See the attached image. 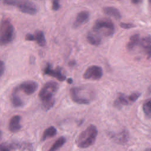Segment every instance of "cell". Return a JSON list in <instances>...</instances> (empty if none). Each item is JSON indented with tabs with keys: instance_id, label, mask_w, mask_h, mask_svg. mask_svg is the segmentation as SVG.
I'll return each instance as SVG.
<instances>
[{
	"instance_id": "cell-22",
	"label": "cell",
	"mask_w": 151,
	"mask_h": 151,
	"mask_svg": "<svg viewBox=\"0 0 151 151\" xmlns=\"http://www.w3.org/2000/svg\"><path fill=\"white\" fill-rule=\"evenodd\" d=\"M55 103V99L53 98L42 100V104H41V107L42 109L44 110V111H48L50 110L51 108L53 107Z\"/></svg>"
},
{
	"instance_id": "cell-25",
	"label": "cell",
	"mask_w": 151,
	"mask_h": 151,
	"mask_svg": "<svg viewBox=\"0 0 151 151\" xmlns=\"http://www.w3.org/2000/svg\"><path fill=\"white\" fill-rule=\"evenodd\" d=\"M60 0H52V9L53 11H58L60 9Z\"/></svg>"
},
{
	"instance_id": "cell-31",
	"label": "cell",
	"mask_w": 151,
	"mask_h": 151,
	"mask_svg": "<svg viewBox=\"0 0 151 151\" xmlns=\"http://www.w3.org/2000/svg\"><path fill=\"white\" fill-rule=\"evenodd\" d=\"M76 64V62L74 61H71L69 63V65L70 66H74Z\"/></svg>"
},
{
	"instance_id": "cell-6",
	"label": "cell",
	"mask_w": 151,
	"mask_h": 151,
	"mask_svg": "<svg viewBox=\"0 0 151 151\" xmlns=\"http://www.w3.org/2000/svg\"><path fill=\"white\" fill-rule=\"evenodd\" d=\"M103 75L101 67L98 65H91L88 67L83 74V78L86 80H99Z\"/></svg>"
},
{
	"instance_id": "cell-20",
	"label": "cell",
	"mask_w": 151,
	"mask_h": 151,
	"mask_svg": "<svg viewBox=\"0 0 151 151\" xmlns=\"http://www.w3.org/2000/svg\"><path fill=\"white\" fill-rule=\"evenodd\" d=\"M35 41H36L38 45L41 47H44L46 45V39L44 35V32L42 31L38 30L34 34Z\"/></svg>"
},
{
	"instance_id": "cell-21",
	"label": "cell",
	"mask_w": 151,
	"mask_h": 151,
	"mask_svg": "<svg viewBox=\"0 0 151 151\" xmlns=\"http://www.w3.org/2000/svg\"><path fill=\"white\" fill-rule=\"evenodd\" d=\"M65 142H66V139L63 136H61L55 140V142L53 143V145L49 149V150L50 151H55V150H58L65 144Z\"/></svg>"
},
{
	"instance_id": "cell-2",
	"label": "cell",
	"mask_w": 151,
	"mask_h": 151,
	"mask_svg": "<svg viewBox=\"0 0 151 151\" xmlns=\"http://www.w3.org/2000/svg\"><path fill=\"white\" fill-rule=\"evenodd\" d=\"M4 4L16 6L21 12L29 14L35 15L37 12L35 5L28 0H2Z\"/></svg>"
},
{
	"instance_id": "cell-15",
	"label": "cell",
	"mask_w": 151,
	"mask_h": 151,
	"mask_svg": "<svg viewBox=\"0 0 151 151\" xmlns=\"http://www.w3.org/2000/svg\"><path fill=\"white\" fill-rule=\"evenodd\" d=\"M130 104H132V102L129 99V96H126L123 93H120L119 94L117 99L114 103V106L117 108H120L122 106L129 105Z\"/></svg>"
},
{
	"instance_id": "cell-8",
	"label": "cell",
	"mask_w": 151,
	"mask_h": 151,
	"mask_svg": "<svg viewBox=\"0 0 151 151\" xmlns=\"http://www.w3.org/2000/svg\"><path fill=\"white\" fill-rule=\"evenodd\" d=\"M145 55L147 58H151V35H147L146 36L140 37L139 44Z\"/></svg>"
},
{
	"instance_id": "cell-23",
	"label": "cell",
	"mask_w": 151,
	"mask_h": 151,
	"mask_svg": "<svg viewBox=\"0 0 151 151\" xmlns=\"http://www.w3.org/2000/svg\"><path fill=\"white\" fill-rule=\"evenodd\" d=\"M143 110L146 117H151V98L145 101L143 103Z\"/></svg>"
},
{
	"instance_id": "cell-12",
	"label": "cell",
	"mask_w": 151,
	"mask_h": 151,
	"mask_svg": "<svg viewBox=\"0 0 151 151\" xmlns=\"http://www.w3.org/2000/svg\"><path fill=\"white\" fill-rule=\"evenodd\" d=\"M89 16L90 14L87 11H82L78 13L76 19L73 22V27L74 28H77L83 24L87 22L89 19Z\"/></svg>"
},
{
	"instance_id": "cell-34",
	"label": "cell",
	"mask_w": 151,
	"mask_h": 151,
	"mask_svg": "<svg viewBox=\"0 0 151 151\" xmlns=\"http://www.w3.org/2000/svg\"><path fill=\"white\" fill-rule=\"evenodd\" d=\"M146 150H151V149H147Z\"/></svg>"
},
{
	"instance_id": "cell-24",
	"label": "cell",
	"mask_w": 151,
	"mask_h": 151,
	"mask_svg": "<svg viewBox=\"0 0 151 151\" xmlns=\"http://www.w3.org/2000/svg\"><path fill=\"white\" fill-rule=\"evenodd\" d=\"M129 96V99L132 102V103L135 102L137 99L140 96V93L139 92H134L132 93Z\"/></svg>"
},
{
	"instance_id": "cell-32",
	"label": "cell",
	"mask_w": 151,
	"mask_h": 151,
	"mask_svg": "<svg viewBox=\"0 0 151 151\" xmlns=\"http://www.w3.org/2000/svg\"><path fill=\"white\" fill-rule=\"evenodd\" d=\"M67 83H68V84H71V83H73V80H72L71 78H68V79L67 80Z\"/></svg>"
},
{
	"instance_id": "cell-16",
	"label": "cell",
	"mask_w": 151,
	"mask_h": 151,
	"mask_svg": "<svg viewBox=\"0 0 151 151\" xmlns=\"http://www.w3.org/2000/svg\"><path fill=\"white\" fill-rule=\"evenodd\" d=\"M103 12L107 15L111 16L116 19H120L122 17L120 11L113 6H106L103 8Z\"/></svg>"
},
{
	"instance_id": "cell-33",
	"label": "cell",
	"mask_w": 151,
	"mask_h": 151,
	"mask_svg": "<svg viewBox=\"0 0 151 151\" xmlns=\"http://www.w3.org/2000/svg\"><path fill=\"white\" fill-rule=\"evenodd\" d=\"M148 1H149V2L151 4V0H148Z\"/></svg>"
},
{
	"instance_id": "cell-27",
	"label": "cell",
	"mask_w": 151,
	"mask_h": 151,
	"mask_svg": "<svg viewBox=\"0 0 151 151\" xmlns=\"http://www.w3.org/2000/svg\"><path fill=\"white\" fill-rule=\"evenodd\" d=\"M11 150L9 148V144L6 143H2L0 145V151H9Z\"/></svg>"
},
{
	"instance_id": "cell-13",
	"label": "cell",
	"mask_w": 151,
	"mask_h": 151,
	"mask_svg": "<svg viewBox=\"0 0 151 151\" xmlns=\"http://www.w3.org/2000/svg\"><path fill=\"white\" fill-rule=\"evenodd\" d=\"M21 116L19 115L13 116L9 120L8 124V129L12 133H16L18 132L21 128V125L20 124Z\"/></svg>"
},
{
	"instance_id": "cell-19",
	"label": "cell",
	"mask_w": 151,
	"mask_h": 151,
	"mask_svg": "<svg viewBox=\"0 0 151 151\" xmlns=\"http://www.w3.org/2000/svg\"><path fill=\"white\" fill-rule=\"evenodd\" d=\"M56 134H57V129H55V127L54 126H50L49 127L47 128L44 130L42 134V136L41 137V141L44 142L49 138L54 137V136L56 135Z\"/></svg>"
},
{
	"instance_id": "cell-18",
	"label": "cell",
	"mask_w": 151,
	"mask_h": 151,
	"mask_svg": "<svg viewBox=\"0 0 151 151\" xmlns=\"http://www.w3.org/2000/svg\"><path fill=\"white\" fill-rule=\"evenodd\" d=\"M17 90L15 88L14 89V91L11 94V101L12 103V104L15 107H20L23 106L24 102L21 99V98L18 96L17 93Z\"/></svg>"
},
{
	"instance_id": "cell-30",
	"label": "cell",
	"mask_w": 151,
	"mask_h": 151,
	"mask_svg": "<svg viewBox=\"0 0 151 151\" xmlns=\"http://www.w3.org/2000/svg\"><path fill=\"white\" fill-rule=\"evenodd\" d=\"M142 1V0H131L132 3L133 4H135V5L141 3Z\"/></svg>"
},
{
	"instance_id": "cell-26",
	"label": "cell",
	"mask_w": 151,
	"mask_h": 151,
	"mask_svg": "<svg viewBox=\"0 0 151 151\" xmlns=\"http://www.w3.org/2000/svg\"><path fill=\"white\" fill-rule=\"evenodd\" d=\"M120 26L124 29H130L135 27V25L132 23H125V22H121L120 24Z\"/></svg>"
},
{
	"instance_id": "cell-17",
	"label": "cell",
	"mask_w": 151,
	"mask_h": 151,
	"mask_svg": "<svg viewBox=\"0 0 151 151\" xmlns=\"http://www.w3.org/2000/svg\"><path fill=\"white\" fill-rule=\"evenodd\" d=\"M140 38V35L139 34H135L132 35L130 40L127 44L126 48L129 51L133 50L139 44V42Z\"/></svg>"
},
{
	"instance_id": "cell-1",
	"label": "cell",
	"mask_w": 151,
	"mask_h": 151,
	"mask_svg": "<svg viewBox=\"0 0 151 151\" xmlns=\"http://www.w3.org/2000/svg\"><path fill=\"white\" fill-rule=\"evenodd\" d=\"M97 134V127L93 124L89 125L77 137L76 140L77 147L85 149L92 146L96 142Z\"/></svg>"
},
{
	"instance_id": "cell-9",
	"label": "cell",
	"mask_w": 151,
	"mask_h": 151,
	"mask_svg": "<svg viewBox=\"0 0 151 151\" xmlns=\"http://www.w3.org/2000/svg\"><path fill=\"white\" fill-rule=\"evenodd\" d=\"M44 74L55 77L58 80L61 81H63L66 79V77L61 72V68L60 67H57L55 69H52L50 63L47 64L45 67L44 69Z\"/></svg>"
},
{
	"instance_id": "cell-28",
	"label": "cell",
	"mask_w": 151,
	"mask_h": 151,
	"mask_svg": "<svg viewBox=\"0 0 151 151\" xmlns=\"http://www.w3.org/2000/svg\"><path fill=\"white\" fill-rule=\"evenodd\" d=\"M25 39L27 41H35V37L34 35L30 33H28L25 35Z\"/></svg>"
},
{
	"instance_id": "cell-3",
	"label": "cell",
	"mask_w": 151,
	"mask_h": 151,
	"mask_svg": "<svg viewBox=\"0 0 151 151\" xmlns=\"http://www.w3.org/2000/svg\"><path fill=\"white\" fill-rule=\"evenodd\" d=\"M93 30L98 33L102 31L105 36L109 37L113 35L114 32V25L109 18L98 19L93 27Z\"/></svg>"
},
{
	"instance_id": "cell-4",
	"label": "cell",
	"mask_w": 151,
	"mask_h": 151,
	"mask_svg": "<svg viewBox=\"0 0 151 151\" xmlns=\"http://www.w3.org/2000/svg\"><path fill=\"white\" fill-rule=\"evenodd\" d=\"M14 37V28L12 24L8 20H4L1 22L0 41L2 45L11 43Z\"/></svg>"
},
{
	"instance_id": "cell-29",
	"label": "cell",
	"mask_w": 151,
	"mask_h": 151,
	"mask_svg": "<svg viewBox=\"0 0 151 151\" xmlns=\"http://www.w3.org/2000/svg\"><path fill=\"white\" fill-rule=\"evenodd\" d=\"M5 71V64L3 61H1L0 64V72H1V76H2L4 74V72Z\"/></svg>"
},
{
	"instance_id": "cell-10",
	"label": "cell",
	"mask_w": 151,
	"mask_h": 151,
	"mask_svg": "<svg viewBox=\"0 0 151 151\" xmlns=\"http://www.w3.org/2000/svg\"><path fill=\"white\" fill-rule=\"evenodd\" d=\"M109 136L114 142L121 145L126 143L129 139V133L125 129L118 133L110 132L109 133Z\"/></svg>"
},
{
	"instance_id": "cell-5",
	"label": "cell",
	"mask_w": 151,
	"mask_h": 151,
	"mask_svg": "<svg viewBox=\"0 0 151 151\" xmlns=\"http://www.w3.org/2000/svg\"><path fill=\"white\" fill-rule=\"evenodd\" d=\"M58 89V84L55 81L47 82L39 92V97L41 101L53 98V96Z\"/></svg>"
},
{
	"instance_id": "cell-11",
	"label": "cell",
	"mask_w": 151,
	"mask_h": 151,
	"mask_svg": "<svg viewBox=\"0 0 151 151\" xmlns=\"http://www.w3.org/2000/svg\"><path fill=\"white\" fill-rule=\"evenodd\" d=\"M80 90V88L79 87H72L70 90V96L72 100L78 104H88L90 103V101L85 98L80 97L79 94V92Z\"/></svg>"
},
{
	"instance_id": "cell-14",
	"label": "cell",
	"mask_w": 151,
	"mask_h": 151,
	"mask_svg": "<svg viewBox=\"0 0 151 151\" xmlns=\"http://www.w3.org/2000/svg\"><path fill=\"white\" fill-rule=\"evenodd\" d=\"M87 40L89 44L97 46L101 42V38L99 33L93 30V32H90L87 35Z\"/></svg>"
},
{
	"instance_id": "cell-7",
	"label": "cell",
	"mask_w": 151,
	"mask_h": 151,
	"mask_svg": "<svg viewBox=\"0 0 151 151\" xmlns=\"http://www.w3.org/2000/svg\"><path fill=\"white\" fill-rule=\"evenodd\" d=\"M38 85L37 82L34 81H25L21 83L18 87H15L18 90H21L27 95H31L35 92Z\"/></svg>"
}]
</instances>
